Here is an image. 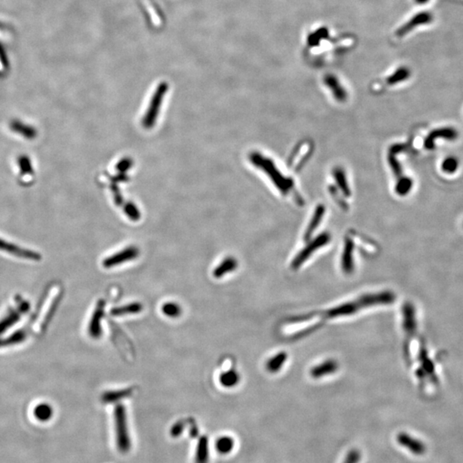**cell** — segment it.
Masks as SVG:
<instances>
[{
  "label": "cell",
  "mask_w": 463,
  "mask_h": 463,
  "mask_svg": "<svg viewBox=\"0 0 463 463\" xmlns=\"http://www.w3.org/2000/svg\"><path fill=\"white\" fill-rule=\"evenodd\" d=\"M113 421L117 448L119 452L127 454L131 450L132 442L129 431L126 407L124 405L118 404L116 406L113 412Z\"/></svg>",
  "instance_id": "1"
},
{
  "label": "cell",
  "mask_w": 463,
  "mask_h": 463,
  "mask_svg": "<svg viewBox=\"0 0 463 463\" xmlns=\"http://www.w3.org/2000/svg\"><path fill=\"white\" fill-rule=\"evenodd\" d=\"M139 255V250L135 247H129L126 249L122 250L118 253L108 257L103 261L102 264L106 269H111L115 266L120 265L126 262H130L137 258Z\"/></svg>",
  "instance_id": "2"
},
{
  "label": "cell",
  "mask_w": 463,
  "mask_h": 463,
  "mask_svg": "<svg viewBox=\"0 0 463 463\" xmlns=\"http://www.w3.org/2000/svg\"><path fill=\"white\" fill-rule=\"evenodd\" d=\"M106 301L101 300L97 303L92 318L89 321L88 332L93 339H99L102 335V321L104 319Z\"/></svg>",
  "instance_id": "3"
},
{
  "label": "cell",
  "mask_w": 463,
  "mask_h": 463,
  "mask_svg": "<svg viewBox=\"0 0 463 463\" xmlns=\"http://www.w3.org/2000/svg\"><path fill=\"white\" fill-rule=\"evenodd\" d=\"M167 90V84L166 83H161V85L157 88L156 93L154 94L152 102L150 104V108L148 111L147 114L145 116L144 120H143V126L147 128H150L154 125V122L156 120V114L159 111L160 106L161 105V102L163 99L164 94H166Z\"/></svg>",
  "instance_id": "4"
},
{
  "label": "cell",
  "mask_w": 463,
  "mask_h": 463,
  "mask_svg": "<svg viewBox=\"0 0 463 463\" xmlns=\"http://www.w3.org/2000/svg\"><path fill=\"white\" fill-rule=\"evenodd\" d=\"M396 441L413 455H422L426 452V445L424 443L406 432H400L396 436Z\"/></svg>",
  "instance_id": "5"
},
{
  "label": "cell",
  "mask_w": 463,
  "mask_h": 463,
  "mask_svg": "<svg viewBox=\"0 0 463 463\" xmlns=\"http://www.w3.org/2000/svg\"><path fill=\"white\" fill-rule=\"evenodd\" d=\"M29 308H30L29 303L23 301L16 309L9 311V313L0 321V335L7 331L14 324H16L21 316L29 311Z\"/></svg>",
  "instance_id": "6"
},
{
  "label": "cell",
  "mask_w": 463,
  "mask_h": 463,
  "mask_svg": "<svg viewBox=\"0 0 463 463\" xmlns=\"http://www.w3.org/2000/svg\"><path fill=\"white\" fill-rule=\"evenodd\" d=\"M458 131L452 127H443L431 131L425 140V147L427 150H433L435 147V141L437 138L453 141L458 137Z\"/></svg>",
  "instance_id": "7"
},
{
  "label": "cell",
  "mask_w": 463,
  "mask_h": 463,
  "mask_svg": "<svg viewBox=\"0 0 463 463\" xmlns=\"http://www.w3.org/2000/svg\"><path fill=\"white\" fill-rule=\"evenodd\" d=\"M402 324L407 334H413L417 329V319L415 308L411 304H406L402 308Z\"/></svg>",
  "instance_id": "8"
},
{
  "label": "cell",
  "mask_w": 463,
  "mask_h": 463,
  "mask_svg": "<svg viewBox=\"0 0 463 463\" xmlns=\"http://www.w3.org/2000/svg\"><path fill=\"white\" fill-rule=\"evenodd\" d=\"M209 462V440L208 436H201L196 448L195 463Z\"/></svg>",
  "instance_id": "9"
},
{
  "label": "cell",
  "mask_w": 463,
  "mask_h": 463,
  "mask_svg": "<svg viewBox=\"0 0 463 463\" xmlns=\"http://www.w3.org/2000/svg\"><path fill=\"white\" fill-rule=\"evenodd\" d=\"M0 250L15 255L16 257H22V258H29V259H39L40 258V256L35 252L21 249L17 247H15L13 245L8 244L1 239H0Z\"/></svg>",
  "instance_id": "10"
},
{
  "label": "cell",
  "mask_w": 463,
  "mask_h": 463,
  "mask_svg": "<svg viewBox=\"0 0 463 463\" xmlns=\"http://www.w3.org/2000/svg\"><path fill=\"white\" fill-rule=\"evenodd\" d=\"M237 267H238V262L235 258L230 257H227L220 263L219 265L217 266L216 268L214 269L213 276L214 278H223L228 274L235 271Z\"/></svg>",
  "instance_id": "11"
},
{
  "label": "cell",
  "mask_w": 463,
  "mask_h": 463,
  "mask_svg": "<svg viewBox=\"0 0 463 463\" xmlns=\"http://www.w3.org/2000/svg\"><path fill=\"white\" fill-rule=\"evenodd\" d=\"M142 305L139 302H133L127 305H121L114 307L111 310L110 313L113 316H122L130 314L140 313L142 311Z\"/></svg>",
  "instance_id": "12"
},
{
  "label": "cell",
  "mask_w": 463,
  "mask_h": 463,
  "mask_svg": "<svg viewBox=\"0 0 463 463\" xmlns=\"http://www.w3.org/2000/svg\"><path fill=\"white\" fill-rule=\"evenodd\" d=\"M337 364L333 360H328L324 362L318 367H314L311 370V376L315 378H321L326 375L332 374L337 370Z\"/></svg>",
  "instance_id": "13"
},
{
  "label": "cell",
  "mask_w": 463,
  "mask_h": 463,
  "mask_svg": "<svg viewBox=\"0 0 463 463\" xmlns=\"http://www.w3.org/2000/svg\"><path fill=\"white\" fill-rule=\"evenodd\" d=\"M234 439L230 436H222L217 438L215 450L221 455H228L234 449Z\"/></svg>",
  "instance_id": "14"
},
{
  "label": "cell",
  "mask_w": 463,
  "mask_h": 463,
  "mask_svg": "<svg viewBox=\"0 0 463 463\" xmlns=\"http://www.w3.org/2000/svg\"><path fill=\"white\" fill-rule=\"evenodd\" d=\"M431 19H432V16H431V14L428 13V12H424V13H421L420 15L415 16V17H413V19L411 20L412 21H409L407 25H405L404 27H402V29L400 30L399 36L404 35L405 33L408 32V31H410L412 29H413L415 25L428 23V22L431 21Z\"/></svg>",
  "instance_id": "15"
},
{
  "label": "cell",
  "mask_w": 463,
  "mask_h": 463,
  "mask_svg": "<svg viewBox=\"0 0 463 463\" xmlns=\"http://www.w3.org/2000/svg\"><path fill=\"white\" fill-rule=\"evenodd\" d=\"M240 381L239 374L235 370H229L220 375L219 382L225 388H233Z\"/></svg>",
  "instance_id": "16"
},
{
  "label": "cell",
  "mask_w": 463,
  "mask_h": 463,
  "mask_svg": "<svg viewBox=\"0 0 463 463\" xmlns=\"http://www.w3.org/2000/svg\"><path fill=\"white\" fill-rule=\"evenodd\" d=\"M131 389H122V391H113L105 392L102 396V402L104 403H113L126 397L131 396Z\"/></svg>",
  "instance_id": "17"
},
{
  "label": "cell",
  "mask_w": 463,
  "mask_h": 463,
  "mask_svg": "<svg viewBox=\"0 0 463 463\" xmlns=\"http://www.w3.org/2000/svg\"><path fill=\"white\" fill-rule=\"evenodd\" d=\"M34 415H35V418L37 419L38 421L46 422V421L51 420V418L53 417V415H54V410H53V407L50 405L46 404V403H41V404H39L35 407V410H34Z\"/></svg>",
  "instance_id": "18"
},
{
  "label": "cell",
  "mask_w": 463,
  "mask_h": 463,
  "mask_svg": "<svg viewBox=\"0 0 463 463\" xmlns=\"http://www.w3.org/2000/svg\"><path fill=\"white\" fill-rule=\"evenodd\" d=\"M161 311L170 319H177L182 313V308L175 302H166L161 306Z\"/></svg>",
  "instance_id": "19"
},
{
  "label": "cell",
  "mask_w": 463,
  "mask_h": 463,
  "mask_svg": "<svg viewBox=\"0 0 463 463\" xmlns=\"http://www.w3.org/2000/svg\"><path fill=\"white\" fill-rule=\"evenodd\" d=\"M286 354L285 353H281V354H278L276 356H274L273 358H271L267 364H266V368L270 372H278L279 370L281 369L282 365H283L284 363L286 361Z\"/></svg>",
  "instance_id": "20"
},
{
  "label": "cell",
  "mask_w": 463,
  "mask_h": 463,
  "mask_svg": "<svg viewBox=\"0 0 463 463\" xmlns=\"http://www.w3.org/2000/svg\"><path fill=\"white\" fill-rule=\"evenodd\" d=\"M459 166V161L454 156H450L443 161V171L447 174H454Z\"/></svg>",
  "instance_id": "21"
},
{
  "label": "cell",
  "mask_w": 463,
  "mask_h": 463,
  "mask_svg": "<svg viewBox=\"0 0 463 463\" xmlns=\"http://www.w3.org/2000/svg\"><path fill=\"white\" fill-rule=\"evenodd\" d=\"M362 454L358 449H352L346 455L343 463H359L361 460Z\"/></svg>",
  "instance_id": "22"
},
{
  "label": "cell",
  "mask_w": 463,
  "mask_h": 463,
  "mask_svg": "<svg viewBox=\"0 0 463 463\" xmlns=\"http://www.w3.org/2000/svg\"><path fill=\"white\" fill-rule=\"evenodd\" d=\"M185 421H178L177 422L172 426L171 429H170V435H171L174 438H176V437H179V436L182 435L183 432L185 431Z\"/></svg>",
  "instance_id": "23"
},
{
  "label": "cell",
  "mask_w": 463,
  "mask_h": 463,
  "mask_svg": "<svg viewBox=\"0 0 463 463\" xmlns=\"http://www.w3.org/2000/svg\"><path fill=\"white\" fill-rule=\"evenodd\" d=\"M412 180L408 179V178L402 179V180L400 181L399 184H398L397 191H398V193L401 194V195H405V194H407V193L409 191L410 189L412 187Z\"/></svg>",
  "instance_id": "24"
},
{
  "label": "cell",
  "mask_w": 463,
  "mask_h": 463,
  "mask_svg": "<svg viewBox=\"0 0 463 463\" xmlns=\"http://www.w3.org/2000/svg\"><path fill=\"white\" fill-rule=\"evenodd\" d=\"M198 434H199V429L198 426L196 424H191L190 427V436L193 438H195V437H198Z\"/></svg>",
  "instance_id": "25"
},
{
  "label": "cell",
  "mask_w": 463,
  "mask_h": 463,
  "mask_svg": "<svg viewBox=\"0 0 463 463\" xmlns=\"http://www.w3.org/2000/svg\"><path fill=\"white\" fill-rule=\"evenodd\" d=\"M427 1H428V0H416V2H418V3H421V4L426 3V2H427Z\"/></svg>",
  "instance_id": "26"
}]
</instances>
